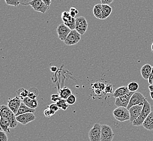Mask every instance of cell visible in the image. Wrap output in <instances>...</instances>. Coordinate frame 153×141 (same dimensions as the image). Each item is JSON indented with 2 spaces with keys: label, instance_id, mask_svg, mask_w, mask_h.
Here are the masks:
<instances>
[{
  "label": "cell",
  "instance_id": "7bdbcfd3",
  "mask_svg": "<svg viewBox=\"0 0 153 141\" xmlns=\"http://www.w3.org/2000/svg\"><path fill=\"white\" fill-rule=\"evenodd\" d=\"M44 2L46 5H47L48 6H50L51 4V3H52V0H42Z\"/></svg>",
  "mask_w": 153,
  "mask_h": 141
},
{
  "label": "cell",
  "instance_id": "e0dca14e",
  "mask_svg": "<svg viewBox=\"0 0 153 141\" xmlns=\"http://www.w3.org/2000/svg\"><path fill=\"white\" fill-rule=\"evenodd\" d=\"M10 124L9 119L7 118L1 116L0 126H1V130L6 132H10V130H9L10 128Z\"/></svg>",
  "mask_w": 153,
  "mask_h": 141
},
{
  "label": "cell",
  "instance_id": "ee69618b",
  "mask_svg": "<svg viewBox=\"0 0 153 141\" xmlns=\"http://www.w3.org/2000/svg\"><path fill=\"white\" fill-rule=\"evenodd\" d=\"M94 93L96 94H98V95H100L101 93H102V91L100 90V88H97V89L94 90Z\"/></svg>",
  "mask_w": 153,
  "mask_h": 141
},
{
  "label": "cell",
  "instance_id": "83f0119b",
  "mask_svg": "<svg viewBox=\"0 0 153 141\" xmlns=\"http://www.w3.org/2000/svg\"><path fill=\"white\" fill-rule=\"evenodd\" d=\"M39 95L38 90L36 88H35L34 91H33L32 88H30L29 90V94H28V97L30 98L33 99H35L36 98V97H38Z\"/></svg>",
  "mask_w": 153,
  "mask_h": 141
},
{
  "label": "cell",
  "instance_id": "e575fe53",
  "mask_svg": "<svg viewBox=\"0 0 153 141\" xmlns=\"http://www.w3.org/2000/svg\"><path fill=\"white\" fill-rule=\"evenodd\" d=\"M70 15L71 16V17L72 18H75L76 14H78V10L74 8V7H71V9H70Z\"/></svg>",
  "mask_w": 153,
  "mask_h": 141
},
{
  "label": "cell",
  "instance_id": "7c38bea8",
  "mask_svg": "<svg viewBox=\"0 0 153 141\" xmlns=\"http://www.w3.org/2000/svg\"><path fill=\"white\" fill-rule=\"evenodd\" d=\"M22 99L19 96L14 97L13 98H9L8 100V106L13 112L15 115L17 114L19 109L20 108Z\"/></svg>",
  "mask_w": 153,
  "mask_h": 141
},
{
  "label": "cell",
  "instance_id": "d4e9b609",
  "mask_svg": "<svg viewBox=\"0 0 153 141\" xmlns=\"http://www.w3.org/2000/svg\"><path fill=\"white\" fill-rule=\"evenodd\" d=\"M57 105L58 106L59 109H62L63 110H66L68 107V104L66 99H61L56 102Z\"/></svg>",
  "mask_w": 153,
  "mask_h": 141
},
{
  "label": "cell",
  "instance_id": "8d00e7d4",
  "mask_svg": "<svg viewBox=\"0 0 153 141\" xmlns=\"http://www.w3.org/2000/svg\"><path fill=\"white\" fill-rule=\"evenodd\" d=\"M113 90V86L111 84H107L105 86V91L106 94H111L112 93Z\"/></svg>",
  "mask_w": 153,
  "mask_h": 141
},
{
  "label": "cell",
  "instance_id": "484cf974",
  "mask_svg": "<svg viewBox=\"0 0 153 141\" xmlns=\"http://www.w3.org/2000/svg\"><path fill=\"white\" fill-rule=\"evenodd\" d=\"M128 88L129 89L130 92H135L139 88V85L137 82H131L128 84Z\"/></svg>",
  "mask_w": 153,
  "mask_h": 141
},
{
  "label": "cell",
  "instance_id": "c3c4849f",
  "mask_svg": "<svg viewBox=\"0 0 153 141\" xmlns=\"http://www.w3.org/2000/svg\"><path fill=\"white\" fill-rule=\"evenodd\" d=\"M152 52L153 53V42L152 43Z\"/></svg>",
  "mask_w": 153,
  "mask_h": 141
},
{
  "label": "cell",
  "instance_id": "3957f363",
  "mask_svg": "<svg viewBox=\"0 0 153 141\" xmlns=\"http://www.w3.org/2000/svg\"><path fill=\"white\" fill-rule=\"evenodd\" d=\"M114 117L117 121L123 122L130 121L129 110L124 107H117L113 111Z\"/></svg>",
  "mask_w": 153,
  "mask_h": 141
},
{
  "label": "cell",
  "instance_id": "d6986e66",
  "mask_svg": "<svg viewBox=\"0 0 153 141\" xmlns=\"http://www.w3.org/2000/svg\"><path fill=\"white\" fill-rule=\"evenodd\" d=\"M130 91L128 88V86H123L117 88L113 94V97L116 98L118 97H122L126 94H128Z\"/></svg>",
  "mask_w": 153,
  "mask_h": 141
},
{
  "label": "cell",
  "instance_id": "4316f807",
  "mask_svg": "<svg viewBox=\"0 0 153 141\" xmlns=\"http://www.w3.org/2000/svg\"><path fill=\"white\" fill-rule=\"evenodd\" d=\"M66 26L68 27L71 30H75L76 28V19L75 18H72L68 22H64Z\"/></svg>",
  "mask_w": 153,
  "mask_h": 141
},
{
  "label": "cell",
  "instance_id": "5b68a950",
  "mask_svg": "<svg viewBox=\"0 0 153 141\" xmlns=\"http://www.w3.org/2000/svg\"><path fill=\"white\" fill-rule=\"evenodd\" d=\"M102 125L96 123L88 132V137L90 141H101Z\"/></svg>",
  "mask_w": 153,
  "mask_h": 141
},
{
  "label": "cell",
  "instance_id": "603a6c76",
  "mask_svg": "<svg viewBox=\"0 0 153 141\" xmlns=\"http://www.w3.org/2000/svg\"><path fill=\"white\" fill-rule=\"evenodd\" d=\"M59 94L62 99H66L68 97L72 94V91L68 87H64L59 90Z\"/></svg>",
  "mask_w": 153,
  "mask_h": 141
},
{
  "label": "cell",
  "instance_id": "30bf717a",
  "mask_svg": "<svg viewBox=\"0 0 153 141\" xmlns=\"http://www.w3.org/2000/svg\"><path fill=\"white\" fill-rule=\"evenodd\" d=\"M135 92H130L128 94L122 97H118L115 100V105L117 107H124L127 108L129 105L130 100Z\"/></svg>",
  "mask_w": 153,
  "mask_h": 141
},
{
  "label": "cell",
  "instance_id": "836d02e7",
  "mask_svg": "<svg viewBox=\"0 0 153 141\" xmlns=\"http://www.w3.org/2000/svg\"><path fill=\"white\" fill-rule=\"evenodd\" d=\"M50 109H51L53 111L56 112L58 111L59 110V108L58 107V106L57 105L56 103H53V104H51V105L48 106V107Z\"/></svg>",
  "mask_w": 153,
  "mask_h": 141
},
{
  "label": "cell",
  "instance_id": "f1b7e54d",
  "mask_svg": "<svg viewBox=\"0 0 153 141\" xmlns=\"http://www.w3.org/2000/svg\"><path fill=\"white\" fill-rule=\"evenodd\" d=\"M72 17H71L70 15V12H64L62 13V21H64V22H68L69 20H70Z\"/></svg>",
  "mask_w": 153,
  "mask_h": 141
},
{
  "label": "cell",
  "instance_id": "1f68e13d",
  "mask_svg": "<svg viewBox=\"0 0 153 141\" xmlns=\"http://www.w3.org/2000/svg\"><path fill=\"white\" fill-rule=\"evenodd\" d=\"M56 112L53 111L51 109H50L49 108H48L47 109H46L44 111V114L46 117L50 118L52 116L55 114Z\"/></svg>",
  "mask_w": 153,
  "mask_h": 141
},
{
  "label": "cell",
  "instance_id": "bcb514c9",
  "mask_svg": "<svg viewBox=\"0 0 153 141\" xmlns=\"http://www.w3.org/2000/svg\"><path fill=\"white\" fill-rule=\"evenodd\" d=\"M148 88L150 91H153V85H150L148 86Z\"/></svg>",
  "mask_w": 153,
  "mask_h": 141
},
{
  "label": "cell",
  "instance_id": "44dd1931",
  "mask_svg": "<svg viewBox=\"0 0 153 141\" xmlns=\"http://www.w3.org/2000/svg\"><path fill=\"white\" fill-rule=\"evenodd\" d=\"M102 8H103V12H102V20H105L111 15L112 12V7L109 5L103 4H102Z\"/></svg>",
  "mask_w": 153,
  "mask_h": 141
},
{
  "label": "cell",
  "instance_id": "5bb4252c",
  "mask_svg": "<svg viewBox=\"0 0 153 141\" xmlns=\"http://www.w3.org/2000/svg\"><path fill=\"white\" fill-rule=\"evenodd\" d=\"M143 105H134L131 107L129 110L130 116V122L131 123H133L136 119L138 118L141 112L142 109H143Z\"/></svg>",
  "mask_w": 153,
  "mask_h": 141
},
{
  "label": "cell",
  "instance_id": "7a4b0ae2",
  "mask_svg": "<svg viewBox=\"0 0 153 141\" xmlns=\"http://www.w3.org/2000/svg\"><path fill=\"white\" fill-rule=\"evenodd\" d=\"M151 112H152V106L150 103H149V102H148V100L146 99L145 100L144 105L139 117L132 123L133 125L136 126L142 125L144 120L146 119V118L149 115Z\"/></svg>",
  "mask_w": 153,
  "mask_h": 141
},
{
  "label": "cell",
  "instance_id": "277c9868",
  "mask_svg": "<svg viewBox=\"0 0 153 141\" xmlns=\"http://www.w3.org/2000/svg\"><path fill=\"white\" fill-rule=\"evenodd\" d=\"M147 98L141 93L138 92H135L130 98L127 109L129 110L131 107L134 105H144L145 100Z\"/></svg>",
  "mask_w": 153,
  "mask_h": 141
},
{
  "label": "cell",
  "instance_id": "8992f818",
  "mask_svg": "<svg viewBox=\"0 0 153 141\" xmlns=\"http://www.w3.org/2000/svg\"><path fill=\"white\" fill-rule=\"evenodd\" d=\"M114 133L111 126L106 124L102 125L101 141H112Z\"/></svg>",
  "mask_w": 153,
  "mask_h": 141
},
{
  "label": "cell",
  "instance_id": "8fae6325",
  "mask_svg": "<svg viewBox=\"0 0 153 141\" xmlns=\"http://www.w3.org/2000/svg\"><path fill=\"white\" fill-rule=\"evenodd\" d=\"M71 30H72L64 24H59L56 28V33L58 35L59 39L62 41H65Z\"/></svg>",
  "mask_w": 153,
  "mask_h": 141
},
{
  "label": "cell",
  "instance_id": "ac0fdd59",
  "mask_svg": "<svg viewBox=\"0 0 153 141\" xmlns=\"http://www.w3.org/2000/svg\"><path fill=\"white\" fill-rule=\"evenodd\" d=\"M28 112L35 113L36 112V109L30 108V107L27 106L24 102H22V103L21 104L20 106V108L19 109L18 112L15 115V116H18L19 115L24 114H26V113H28Z\"/></svg>",
  "mask_w": 153,
  "mask_h": 141
},
{
  "label": "cell",
  "instance_id": "cb8c5ba5",
  "mask_svg": "<svg viewBox=\"0 0 153 141\" xmlns=\"http://www.w3.org/2000/svg\"><path fill=\"white\" fill-rule=\"evenodd\" d=\"M16 92H17L18 96L22 100H23L25 98L28 97L29 91L27 90L26 89H25V88H20L19 90H18Z\"/></svg>",
  "mask_w": 153,
  "mask_h": 141
},
{
  "label": "cell",
  "instance_id": "6da1fadb",
  "mask_svg": "<svg viewBox=\"0 0 153 141\" xmlns=\"http://www.w3.org/2000/svg\"><path fill=\"white\" fill-rule=\"evenodd\" d=\"M0 116L7 118L9 119L10 128L14 129L18 126L19 123L16 119V116L8 106L2 105L0 106Z\"/></svg>",
  "mask_w": 153,
  "mask_h": 141
},
{
  "label": "cell",
  "instance_id": "b9f144b4",
  "mask_svg": "<svg viewBox=\"0 0 153 141\" xmlns=\"http://www.w3.org/2000/svg\"><path fill=\"white\" fill-rule=\"evenodd\" d=\"M92 88L93 89H97V88H99V82H95L94 84H92Z\"/></svg>",
  "mask_w": 153,
  "mask_h": 141
},
{
  "label": "cell",
  "instance_id": "74e56055",
  "mask_svg": "<svg viewBox=\"0 0 153 141\" xmlns=\"http://www.w3.org/2000/svg\"><path fill=\"white\" fill-rule=\"evenodd\" d=\"M33 0H20L21 4L22 6H27L29 5V3L32 1Z\"/></svg>",
  "mask_w": 153,
  "mask_h": 141
},
{
  "label": "cell",
  "instance_id": "52a82bcc",
  "mask_svg": "<svg viewBox=\"0 0 153 141\" xmlns=\"http://www.w3.org/2000/svg\"><path fill=\"white\" fill-rule=\"evenodd\" d=\"M88 28V24L85 18L83 16H79L76 19L75 30L81 35H84L85 33Z\"/></svg>",
  "mask_w": 153,
  "mask_h": 141
},
{
  "label": "cell",
  "instance_id": "ba28073f",
  "mask_svg": "<svg viewBox=\"0 0 153 141\" xmlns=\"http://www.w3.org/2000/svg\"><path fill=\"white\" fill-rule=\"evenodd\" d=\"M81 34L78 32L76 30H72L71 32L68 35L66 39L64 44L68 46H72L76 45L79 42L81 39Z\"/></svg>",
  "mask_w": 153,
  "mask_h": 141
},
{
  "label": "cell",
  "instance_id": "7dc6e473",
  "mask_svg": "<svg viewBox=\"0 0 153 141\" xmlns=\"http://www.w3.org/2000/svg\"><path fill=\"white\" fill-rule=\"evenodd\" d=\"M150 97L153 100V91H150Z\"/></svg>",
  "mask_w": 153,
  "mask_h": 141
},
{
  "label": "cell",
  "instance_id": "681fc988",
  "mask_svg": "<svg viewBox=\"0 0 153 141\" xmlns=\"http://www.w3.org/2000/svg\"></svg>",
  "mask_w": 153,
  "mask_h": 141
},
{
  "label": "cell",
  "instance_id": "f6af8a7d",
  "mask_svg": "<svg viewBox=\"0 0 153 141\" xmlns=\"http://www.w3.org/2000/svg\"><path fill=\"white\" fill-rule=\"evenodd\" d=\"M50 69L51 72H56L58 70V68H56V66H52V67H51Z\"/></svg>",
  "mask_w": 153,
  "mask_h": 141
},
{
  "label": "cell",
  "instance_id": "4fadbf2b",
  "mask_svg": "<svg viewBox=\"0 0 153 141\" xmlns=\"http://www.w3.org/2000/svg\"><path fill=\"white\" fill-rule=\"evenodd\" d=\"M16 119L19 123L23 125H26L30 122L34 121L36 119V116L34 113L28 112L16 116Z\"/></svg>",
  "mask_w": 153,
  "mask_h": 141
},
{
  "label": "cell",
  "instance_id": "d590c367",
  "mask_svg": "<svg viewBox=\"0 0 153 141\" xmlns=\"http://www.w3.org/2000/svg\"><path fill=\"white\" fill-rule=\"evenodd\" d=\"M61 99H62V98L60 96L59 94H53L51 96V100H52L55 103H56Z\"/></svg>",
  "mask_w": 153,
  "mask_h": 141
},
{
  "label": "cell",
  "instance_id": "9a60e30c",
  "mask_svg": "<svg viewBox=\"0 0 153 141\" xmlns=\"http://www.w3.org/2000/svg\"><path fill=\"white\" fill-rule=\"evenodd\" d=\"M142 126L145 129L148 131L153 130V111L151 112L147 117L146 118Z\"/></svg>",
  "mask_w": 153,
  "mask_h": 141
},
{
  "label": "cell",
  "instance_id": "2e32d148",
  "mask_svg": "<svg viewBox=\"0 0 153 141\" xmlns=\"http://www.w3.org/2000/svg\"><path fill=\"white\" fill-rule=\"evenodd\" d=\"M152 66L150 64H145L142 66L141 70V73L143 78L145 80H148L150 74L152 71Z\"/></svg>",
  "mask_w": 153,
  "mask_h": 141
},
{
  "label": "cell",
  "instance_id": "9c48e42d",
  "mask_svg": "<svg viewBox=\"0 0 153 141\" xmlns=\"http://www.w3.org/2000/svg\"><path fill=\"white\" fill-rule=\"evenodd\" d=\"M29 5L36 12H40L42 14H45L50 9V7L46 5L42 0H33L29 3Z\"/></svg>",
  "mask_w": 153,
  "mask_h": 141
},
{
  "label": "cell",
  "instance_id": "f35d334b",
  "mask_svg": "<svg viewBox=\"0 0 153 141\" xmlns=\"http://www.w3.org/2000/svg\"><path fill=\"white\" fill-rule=\"evenodd\" d=\"M101 3L103 4H108L109 5L113 2L114 0H100Z\"/></svg>",
  "mask_w": 153,
  "mask_h": 141
},
{
  "label": "cell",
  "instance_id": "f546056e",
  "mask_svg": "<svg viewBox=\"0 0 153 141\" xmlns=\"http://www.w3.org/2000/svg\"><path fill=\"white\" fill-rule=\"evenodd\" d=\"M8 6L18 7L20 4V0H4Z\"/></svg>",
  "mask_w": 153,
  "mask_h": 141
},
{
  "label": "cell",
  "instance_id": "ffe728a7",
  "mask_svg": "<svg viewBox=\"0 0 153 141\" xmlns=\"http://www.w3.org/2000/svg\"><path fill=\"white\" fill-rule=\"evenodd\" d=\"M22 102H24L27 106L32 109H36L38 106V102L36 99H33L30 98L29 97L25 98L24 99L22 100Z\"/></svg>",
  "mask_w": 153,
  "mask_h": 141
},
{
  "label": "cell",
  "instance_id": "d6a6232c",
  "mask_svg": "<svg viewBox=\"0 0 153 141\" xmlns=\"http://www.w3.org/2000/svg\"><path fill=\"white\" fill-rule=\"evenodd\" d=\"M0 141H8V137L6 132L2 130L0 131Z\"/></svg>",
  "mask_w": 153,
  "mask_h": 141
},
{
  "label": "cell",
  "instance_id": "7402d4cb",
  "mask_svg": "<svg viewBox=\"0 0 153 141\" xmlns=\"http://www.w3.org/2000/svg\"><path fill=\"white\" fill-rule=\"evenodd\" d=\"M102 12H103L102 4H97L96 6H94L93 9V13L96 18L102 20Z\"/></svg>",
  "mask_w": 153,
  "mask_h": 141
},
{
  "label": "cell",
  "instance_id": "60d3db41",
  "mask_svg": "<svg viewBox=\"0 0 153 141\" xmlns=\"http://www.w3.org/2000/svg\"><path fill=\"white\" fill-rule=\"evenodd\" d=\"M105 86H106V85L104 84V83L102 82H99V88L100 89L101 91H103L105 90Z\"/></svg>",
  "mask_w": 153,
  "mask_h": 141
},
{
  "label": "cell",
  "instance_id": "ab89813d",
  "mask_svg": "<svg viewBox=\"0 0 153 141\" xmlns=\"http://www.w3.org/2000/svg\"><path fill=\"white\" fill-rule=\"evenodd\" d=\"M148 82H149V84H150V85H153V68H152V72H151V74H150V76H149V79H148Z\"/></svg>",
  "mask_w": 153,
  "mask_h": 141
},
{
  "label": "cell",
  "instance_id": "4dcf8cb0",
  "mask_svg": "<svg viewBox=\"0 0 153 141\" xmlns=\"http://www.w3.org/2000/svg\"><path fill=\"white\" fill-rule=\"evenodd\" d=\"M76 97L74 94H71L68 98L66 99L68 105H73L76 102Z\"/></svg>",
  "mask_w": 153,
  "mask_h": 141
}]
</instances>
